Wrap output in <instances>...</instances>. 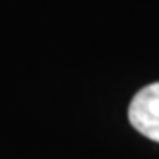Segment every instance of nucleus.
<instances>
[{
	"mask_svg": "<svg viewBox=\"0 0 159 159\" xmlns=\"http://www.w3.org/2000/svg\"><path fill=\"white\" fill-rule=\"evenodd\" d=\"M130 125L146 138L159 142V83L140 88L129 106Z\"/></svg>",
	"mask_w": 159,
	"mask_h": 159,
	"instance_id": "nucleus-1",
	"label": "nucleus"
}]
</instances>
